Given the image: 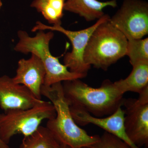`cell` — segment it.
<instances>
[{
  "mask_svg": "<svg viewBox=\"0 0 148 148\" xmlns=\"http://www.w3.org/2000/svg\"><path fill=\"white\" fill-rule=\"evenodd\" d=\"M63 92L71 108L96 117L108 116L122 107L123 94L115 82L106 80L100 87L89 86L80 79L64 82Z\"/></svg>",
  "mask_w": 148,
  "mask_h": 148,
  "instance_id": "cell-1",
  "label": "cell"
},
{
  "mask_svg": "<svg viewBox=\"0 0 148 148\" xmlns=\"http://www.w3.org/2000/svg\"><path fill=\"white\" fill-rule=\"evenodd\" d=\"M41 92L55 108L56 115L47 120L46 127L59 143L71 148H81L90 147L98 142L100 136L88 135L74 121L64 96L62 83L49 86L43 85Z\"/></svg>",
  "mask_w": 148,
  "mask_h": 148,
  "instance_id": "cell-2",
  "label": "cell"
},
{
  "mask_svg": "<svg viewBox=\"0 0 148 148\" xmlns=\"http://www.w3.org/2000/svg\"><path fill=\"white\" fill-rule=\"evenodd\" d=\"M110 19L101 23L92 33L84 55L86 64L105 71L126 55L127 51V38L112 25Z\"/></svg>",
  "mask_w": 148,
  "mask_h": 148,
  "instance_id": "cell-3",
  "label": "cell"
},
{
  "mask_svg": "<svg viewBox=\"0 0 148 148\" xmlns=\"http://www.w3.org/2000/svg\"><path fill=\"white\" fill-rule=\"evenodd\" d=\"M17 35L19 40L14 50L24 54H34L42 61L46 71L44 86H49L62 82L81 79L87 75L70 71L66 66L60 63L58 58L51 54L49 45L54 36L53 31L45 33L40 30L32 37L25 31L20 30Z\"/></svg>",
  "mask_w": 148,
  "mask_h": 148,
  "instance_id": "cell-4",
  "label": "cell"
},
{
  "mask_svg": "<svg viewBox=\"0 0 148 148\" xmlns=\"http://www.w3.org/2000/svg\"><path fill=\"white\" fill-rule=\"evenodd\" d=\"M56 115L52 103L44 101L31 108L0 113V140L8 145L11 138L17 134L29 136L38 129L44 120L51 119Z\"/></svg>",
  "mask_w": 148,
  "mask_h": 148,
  "instance_id": "cell-5",
  "label": "cell"
},
{
  "mask_svg": "<svg viewBox=\"0 0 148 148\" xmlns=\"http://www.w3.org/2000/svg\"><path fill=\"white\" fill-rule=\"evenodd\" d=\"M110 17L108 14H105L99 18L94 25L91 27L78 31L66 30L61 25L48 26L38 21L36 25L32 28V32L42 30H49L56 31L65 35L71 41L72 50L71 52L66 53L64 57V65L69 71L73 73L87 75L90 66L85 63L84 60V51L90 36L97 27L101 23L109 20Z\"/></svg>",
  "mask_w": 148,
  "mask_h": 148,
  "instance_id": "cell-6",
  "label": "cell"
},
{
  "mask_svg": "<svg viewBox=\"0 0 148 148\" xmlns=\"http://www.w3.org/2000/svg\"><path fill=\"white\" fill-rule=\"evenodd\" d=\"M110 21L126 38L142 39L148 34V3L143 0H124Z\"/></svg>",
  "mask_w": 148,
  "mask_h": 148,
  "instance_id": "cell-7",
  "label": "cell"
},
{
  "mask_svg": "<svg viewBox=\"0 0 148 148\" xmlns=\"http://www.w3.org/2000/svg\"><path fill=\"white\" fill-rule=\"evenodd\" d=\"M137 99H125L124 127L127 137L138 147H148V87Z\"/></svg>",
  "mask_w": 148,
  "mask_h": 148,
  "instance_id": "cell-8",
  "label": "cell"
},
{
  "mask_svg": "<svg viewBox=\"0 0 148 148\" xmlns=\"http://www.w3.org/2000/svg\"><path fill=\"white\" fill-rule=\"evenodd\" d=\"M23 85L14 82L6 75L0 77V108L4 112L27 109L42 103Z\"/></svg>",
  "mask_w": 148,
  "mask_h": 148,
  "instance_id": "cell-9",
  "label": "cell"
},
{
  "mask_svg": "<svg viewBox=\"0 0 148 148\" xmlns=\"http://www.w3.org/2000/svg\"><path fill=\"white\" fill-rule=\"evenodd\" d=\"M70 110L73 119L78 125H95L123 140L131 148H140L135 145L127 137L124 127L125 112L121 107L112 114L105 117H96L86 111L71 107Z\"/></svg>",
  "mask_w": 148,
  "mask_h": 148,
  "instance_id": "cell-10",
  "label": "cell"
},
{
  "mask_svg": "<svg viewBox=\"0 0 148 148\" xmlns=\"http://www.w3.org/2000/svg\"><path fill=\"white\" fill-rule=\"evenodd\" d=\"M46 71L42 61L32 53L28 59H20L18 62L15 76L12 78L16 84L23 85L38 99L42 100V87L44 84Z\"/></svg>",
  "mask_w": 148,
  "mask_h": 148,
  "instance_id": "cell-11",
  "label": "cell"
},
{
  "mask_svg": "<svg viewBox=\"0 0 148 148\" xmlns=\"http://www.w3.org/2000/svg\"><path fill=\"white\" fill-rule=\"evenodd\" d=\"M116 0L101 2L98 0H67L64 10L77 14L87 21L99 19L105 14L103 9L107 7L116 8Z\"/></svg>",
  "mask_w": 148,
  "mask_h": 148,
  "instance_id": "cell-12",
  "label": "cell"
},
{
  "mask_svg": "<svg viewBox=\"0 0 148 148\" xmlns=\"http://www.w3.org/2000/svg\"><path fill=\"white\" fill-rule=\"evenodd\" d=\"M132 66V72L127 78L114 82L123 94L129 91L139 94L148 87V61Z\"/></svg>",
  "mask_w": 148,
  "mask_h": 148,
  "instance_id": "cell-13",
  "label": "cell"
},
{
  "mask_svg": "<svg viewBox=\"0 0 148 148\" xmlns=\"http://www.w3.org/2000/svg\"><path fill=\"white\" fill-rule=\"evenodd\" d=\"M60 144L47 127L40 126L31 135L24 137L19 148H58Z\"/></svg>",
  "mask_w": 148,
  "mask_h": 148,
  "instance_id": "cell-14",
  "label": "cell"
},
{
  "mask_svg": "<svg viewBox=\"0 0 148 148\" xmlns=\"http://www.w3.org/2000/svg\"><path fill=\"white\" fill-rule=\"evenodd\" d=\"M65 2V0H47L45 2L31 7L42 14L49 24L61 25Z\"/></svg>",
  "mask_w": 148,
  "mask_h": 148,
  "instance_id": "cell-15",
  "label": "cell"
},
{
  "mask_svg": "<svg viewBox=\"0 0 148 148\" xmlns=\"http://www.w3.org/2000/svg\"><path fill=\"white\" fill-rule=\"evenodd\" d=\"M126 55L132 66L138 62L148 61V38H127Z\"/></svg>",
  "mask_w": 148,
  "mask_h": 148,
  "instance_id": "cell-16",
  "label": "cell"
},
{
  "mask_svg": "<svg viewBox=\"0 0 148 148\" xmlns=\"http://www.w3.org/2000/svg\"><path fill=\"white\" fill-rule=\"evenodd\" d=\"M90 147L92 148H132L123 140L106 131L100 136L98 142Z\"/></svg>",
  "mask_w": 148,
  "mask_h": 148,
  "instance_id": "cell-17",
  "label": "cell"
},
{
  "mask_svg": "<svg viewBox=\"0 0 148 148\" xmlns=\"http://www.w3.org/2000/svg\"><path fill=\"white\" fill-rule=\"evenodd\" d=\"M47 0H34L31 5V6H32L36 5L42 3H43L45 2Z\"/></svg>",
  "mask_w": 148,
  "mask_h": 148,
  "instance_id": "cell-18",
  "label": "cell"
},
{
  "mask_svg": "<svg viewBox=\"0 0 148 148\" xmlns=\"http://www.w3.org/2000/svg\"><path fill=\"white\" fill-rule=\"evenodd\" d=\"M0 148H10L8 145L5 144L0 140Z\"/></svg>",
  "mask_w": 148,
  "mask_h": 148,
  "instance_id": "cell-19",
  "label": "cell"
},
{
  "mask_svg": "<svg viewBox=\"0 0 148 148\" xmlns=\"http://www.w3.org/2000/svg\"><path fill=\"white\" fill-rule=\"evenodd\" d=\"M58 148H71L69 146L66 145H64V144H61L59 146Z\"/></svg>",
  "mask_w": 148,
  "mask_h": 148,
  "instance_id": "cell-20",
  "label": "cell"
},
{
  "mask_svg": "<svg viewBox=\"0 0 148 148\" xmlns=\"http://www.w3.org/2000/svg\"><path fill=\"white\" fill-rule=\"evenodd\" d=\"M3 6V3L2 2L1 0H0V10L1 8Z\"/></svg>",
  "mask_w": 148,
  "mask_h": 148,
  "instance_id": "cell-21",
  "label": "cell"
},
{
  "mask_svg": "<svg viewBox=\"0 0 148 148\" xmlns=\"http://www.w3.org/2000/svg\"><path fill=\"white\" fill-rule=\"evenodd\" d=\"M81 148H92L91 147H82Z\"/></svg>",
  "mask_w": 148,
  "mask_h": 148,
  "instance_id": "cell-22",
  "label": "cell"
}]
</instances>
